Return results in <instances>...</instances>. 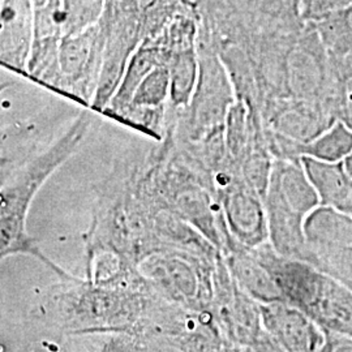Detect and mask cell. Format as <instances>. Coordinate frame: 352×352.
Instances as JSON below:
<instances>
[{"mask_svg":"<svg viewBox=\"0 0 352 352\" xmlns=\"http://www.w3.org/2000/svg\"><path fill=\"white\" fill-rule=\"evenodd\" d=\"M89 126L88 115L81 113L46 151L21 164L11 174L3 175L0 190V251L3 258L20 253L30 254L49 265L60 276L65 274L38 251L33 240L28 236L26 217L38 190L75 153L85 138Z\"/></svg>","mask_w":352,"mask_h":352,"instance_id":"obj_1","label":"cell"},{"mask_svg":"<svg viewBox=\"0 0 352 352\" xmlns=\"http://www.w3.org/2000/svg\"><path fill=\"white\" fill-rule=\"evenodd\" d=\"M252 251L274 278L283 302L327 333L352 338L351 289L305 261L278 254L269 241Z\"/></svg>","mask_w":352,"mask_h":352,"instance_id":"obj_2","label":"cell"},{"mask_svg":"<svg viewBox=\"0 0 352 352\" xmlns=\"http://www.w3.org/2000/svg\"><path fill=\"white\" fill-rule=\"evenodd\" d=\"M304 260L352 291V217L318 206L305 221Z\"/></svg>","mask_w":352,"mask_h":352,"instance_id":"obj_3","label":"cell"},{"mask_svg":"<svg viewBox=\"0 0 352 352\" xmlns=\"http://www.w3.org/2000/svg\"><path fill=\"white\" fill-rule=\"evenodd\" d=\"M219 202L227 235V247L238 244L257 248L269 241L264 197L240 173H223L218 179Z\"/></svg>","mask_w":352,"mask_h":352,"instance_id":"obj_4","label":"cell"},{"mask_svg":"<svg viewBox=\"0 0 352 352\" xmlns=\"http://www.w3.org/2000/svg\"><path fill=\"white\" fill-rule=\"evenodd\" d=\"M101 34L96 25L67 36L59 46V88L76 98L85 100L90 90L97 91L101 76Z\"/></svg>","mask_w":352,"mask_h":352,"instance_id":"obj_5","label":"cell"},{"mask_svg":"<svg viewBox=\"0 0 352 352\" xmlns=\"http://www.w3.org/2000/svg\"><path fill=\"white\" fill-rule=\"evenodd\" d=\"M267 333L283 352H327L331 333L315 324L295 307L285 302L260 305Z\"/></svg>","mask_w":352,"mask_h":352,"instance_id":"obj_6","label":"cell"},{"mask_svg":"<svg viewBox=\"0 0 352 352\" xmlns=\"http://www.w3.org/2000/svg\"><path fill=\"white\" fill-rule=\"evenodd\" d=\"M235 102L226 69L218 59L200 60V77L192 98V123L204 131L225 128L227 113Z\"/></svg>","mask_w":352,"mask_h":352,"instance_id":"obj_7","label":"cell"},{"mask_svg":"<svg viewBox=\"0 0 352 352\" xmlns=\"http://www.w3.org/2000/svg\"><path fill=\"white\" fill-rule=\"evenodd\" d=\"M334 120L324 102L289 97L274 103L269 115V126L276 135L305 144L321 135Z\"/></svg>","mask_w":352,"mask_h":352,"instance_id":"obj_8","label":"cell"},{"mask_svg":"<svg viewBox=\"0 0 352 352\" xmlns=\"http://www.w3.org/2000/svg\"><path fill=\"white\" fill-rule=\"evenodd\" d=\"M1 63L13 71L28 72L34 41V10L30 0H1Z\"/></svg>","mask_w":352,"mask_h":352,"instance_id":"obj_9","label":"cell"},{"mask_svg":"<svg viewBox=\"0 0 352 352\" xmlns=\"http://www.w3.org/2000/svg\"><path fill=\"white\" fill-rule=\"evenodd\" d=\"M302 167L320 197L321 206L352 217V174L344 162H322L302 157Z\"/></svg>","mask_w":352,"mask_h":352,"instance_id":"obj_10","label":"cell"},{"mask_svg":"<svg viewBox=\"0 0 352 352\" xmlns=\"http://www.w3.org/2000/svg\"><path fill=\"white\" fill-rule=\"evenodd\" d=\"M228 265L240 286L261 304L283 302L277 283L252 250L234 244L228 248Z\"/></svg>","mask_w":352,"mask_h":352,"instance_id":"obj_11","label":"cell"},{"mask_svg":"<svg viewBox=\"0 0 352 352\" xmlns=\"http://www.w3.org/2000/svg\"><path fill=\"white\" fill-rule=\"evenodd\" d=\"M142 273L173 298L192 300L197 296V276L183 258L155 254L142 263Z\"/></svg>","mask_w":352,"mask_h":352,"instance_id":"obj_12","label":"cell"},{"mask_svg":"<svg viewBox=\"0 0 352 352\" xmlns=\"http://www.w3.org/2000/svg\"><path fill=\"white\" fill-rule=\"evenodd\" d=\"M168 98H171V77L168 65L162 64L141 81L122 118L136 119L140 124L141 122H148L146 119H157L158 111Z\"/></svg>","mask_w":352,"mask_h":352,"instance_id":"obj_13","label":"cell"},{"mask_svg":"<svg viewBox=\"0 0 352 352\" xmlns=\"http://www.w3.org/2000/svg\"><path fill=\"white\" fill-rule=\"evenodd\" d=\"M162 64H167V62L166 58H164V52L158 47L145 46L135 51L129 56L122 81L107 106L119 116H123L128 110L133 94L139 88L141 81L149 75L154 68Z\"/></svg>","mask_w":352,"mask_h":352,"instance_id":"obj_14","label":"cell"},{"mask_svg":"<svg viewBox=\"0 0 352 352\" xmlns=\"http://www.w3.org/2000/svg\"><path fill=\"white\" fill-rule=\"evenodd\" d=\"M171 77V101L175 106H187L192 101L200 77V59L195 47L187 42L177 47L167 59Z\"/></svg>","mask_w":352,"mask_h":352,"instance_id":"obj_15","label":"cell"},{"mask_svg":"<svg viewBox=\"0 0 352 352\" xmlns=\"http://www.w3.org/2000/svg\"><path fill=\"white\" fill-rule=\"evenodd\" d=\"M331 74L327 89L329 111L352 129V55L349 58H331Z\"/></svg>","mask_w":352,"mask_h":352,"instance_id":"obj_16","label":"cell"},{"mask_svg":"<svg viewBox=\"0 0 352 352\" xmlns=\"http://www.w3.org/2000/svg\"><path fill=\"white\" fill-rule=\"evenodd\" d=\"M317 33L331 58L343 59L352 55V6L316 24Z\"/></svg>","mask_w":352,"mask_h":352,"instance_id":"obj_17","label":"cell"},{"mask_svg":"<svg viewBox=\"0 0 352 352\" xmlns=\"http://www.w3.org/2000/svg\"><path fill=\"white\" fill-rule=\"evenodd\" d=\"M351 6L352 0H300L299 13L304 21L316 25Z\"/></svg>","mask_w":352,"mask_h":352,"instance_id":"obj_18","label":"cell"},{"mask_svg":"<svg viewBox=\"0 0 352 352\" xmlns=\"http://www.w3.org/2000/svg\"><path fill=\"white\" fill-rule=\"evenodd\" d=\"M327 352H352V338L331 333V342Z\"/></svg>","mask_w":352,"mask_h":352,"instance_id":"obj_19","label":"cell"},{"mask_svg":"<svg viewBox=\"0 0 352 352\" xmlns=\"http://www.w3.org/2000/svg\"><path fill=\"white\" fill-rule=\"evenodd\" d=\"M30 1H32V6H33V10H37V8H42V7L50 6L54 3H58L60 0H30Z\"/></svg>","mask_w":352,"mask_h":352,"instance_id":"obj_20","label":"cell"},{"mask_svg":"<svg viewBox=\"0 0 352 352\" xmlns=\"http://www.w3.org/2000/svg\"><path fill=\"white\" fill-rule=\"evenodd\" d=\"M344 164H346V167H347V170L350 171L352 174V155L351 157H349L346 161H344Z\"/></svg>","mask_w":352,"mask_h":352,"instance_id":"obj_21","label":"cell"},{"mask_svg":"<svg viewBox=\"0 0 352 352\" xmlns=\"http://www.w3.org/2000/svg\"><path fill=\"white\" fill-rule=\"evenodd\" d=\"M299 1H300V0H299Z\"/></svg>","mask_w":352,"mask_h":352,"instance_id":"obj_22","label":"cell"}]
</instances>
